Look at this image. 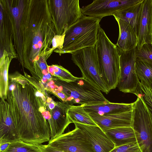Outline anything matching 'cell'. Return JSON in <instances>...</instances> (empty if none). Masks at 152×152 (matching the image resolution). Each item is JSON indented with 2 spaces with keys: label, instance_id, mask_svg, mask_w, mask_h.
<instances>
[{
  "label": "cell",
  "instance_id": "obj_1",
  "mask_svg": "<svg viewBox=\"0 0 152 152\" xmlns=\"http://www.w3.org/2000/svg\"><path fill=\"white\" fill-rule=\"evenodd\" d=\"M12 84L4 104L16 126L20 139L40 145L50 139L45 118L47 96L20 74L11 77Z\"/></svg>",
  "mask_w": 152,
  "mask_h": 152
},
{
  "label": "cell",
  "instance_id": "obj_2",
  "mask_svg": "<svg viewBox=\"0 0 152 152\" xmlns=\"http://www.w3.org/2000/svg\"><path fill=\"white\" fill-rule=\"evenodd\" d=\"M95 49L100 76L110 91L118 83L120 73V54L116 45L112 43L99 27Z\"/></svg>",
  "mask_w": 152,
  "mask_h": 152
},
{
  "label": "cell",
  "instance_id": "obj_3",
  "mask_svg": "<svg viewBox=\"0 0 152 152\" xmlns=\"http://www.w3.org/2000/svg\"><path fill=\"white\" fill-rule=\"evenodd\" d=\"M101 19L83 15L65 31L61 52L72 53L83 48L95 46Z\"/></svg>",
  "mask_w": 152,
  "mask_h": 152
},
{
  "label": "cell",
  "instance_id": "obj_4",
  "mask_svg": "<svg viewBox=\"0 0 152 152\" xmlns=\"http://www.w3.org/2000/svg\"><path fill=\"white\" fill-rule=\"evenodd\" d=\"M58 90L64 93L67 97L66 103L92 105L109 102L101 91L82 77L76 81L67 82L56 78Z\"/></svg>",
  "mask_w": 152,
  "mask_h": 152
},
{
  "label": "cell",
  "instance_id": "obj_5",
  "mask_svg": "<svg viewBox=\"0 0 152 152\" xmlns=\"http://www.w3.org/2000/svg\"><path fill=\"white\" fill-rule=\"evenodd\" d=\"M134 102L132 126L142 152H152V129L147 108L139 94Z\"/></svg>",
  "mask_w": 152,
  "mask_h": 152
},
{
  "label": "cell",
  "instance_id": "obj_6",
  "mask_svg": "<svg viewBox=\"0 0 152 152\" xmlns=\"http://www.w3.org/2000/svg\"><path fill=\"white\" fill-rule=\"evenodd\" d=\"M95 46L83 48L72 53V60L80 69L82 77L107 94L110 91L99 74Z\"/></svg>",
  "mask_w": 152,
  "mask_h": 152
},
{
  "label": "cell",
  "instance_id": "obj_7",
  "mask_svg": "<svg viewBox=\"0 0 152 152\" xmlns=\"http://www.w3.org/2000/svg\"><path fill=\"white\" fill-rule=\"evenodd\" d=\"M136 49L128 51L118 49L120 54V73L117 86L124 93H131L136 96L140 81L136 70Z\"/></svg>",
  "mask_w": 152,
  "mask_h": 152
},
{
  "label": "cell",
  "instance_id": "obj_8",
  "mask_svg": "<svg viewBox=\"0 0 152 152\" xmlns=\"http://www.w3.org/2000/svg\"><path fill=\"white\" fill-rule=\"evenodd\" d=\"M47 145L65 152H95L86 136L76 127L50 140Z\"/></svg>",
  "mask_w": 152,
  "mask_h": 152
},
{
  "label": "cell",
  "instance_id": "obj_9",
  "mask_svg": "<svg viewBox=\"0 0 152 152\" xmlns=\"http://www.w3.org/2000/svg\"><path fill=\"white\" fill-rule=\"evenodd\" d=\"M142 0H95L81 8L84 15L102 19L113 15L118 11L135 4Z\"/></svg>",
  "mask_w": 152,
  "mask_h": 152
},
{
  "label": "cell",
  "instance_id": "obj_10",
  "mask_svg": "<svg viewBox=\"0 0 152 152\" xmlns=\"http://www.w3.org/2000/svg\"><path fill=\"white\" fill-rule=\"evenodd\" d=\"M71 105L63 102H56L54 108L50 109L46 106V118L50 125V139H55L63 134L64 130L71 123L67 115Z\"/></svg>",
  "mask_w": 152,
  "mask_h": 152
},
{
  "label": "cell",
  "instance_id": "obj_11",
  "mask_svg": "<svg viewBox=\"0 0 152 152\" xmlns=\"http://www.w3.org/2000/svg\"><path fill=\"white\" fill-rule=\"evenodd\" d=\"M74 124L86 136L95 152H110L115 148L114 143L98 126Z\"/></svg>",
  "mask_w": 152,
  "mask_h": 152
},
{
  "label": "cell",
  "instance_id": "obj_12",
  "mask_svg": "<svg viewBox=\"0 0 152 152\" xmlns=\"http://www.w3.org/2000/svg\"><path fill=\"white\" fill-rule=\"evenodd\" d=\"M136 50L145 44H152V0H144L140 22Z\"/></svg>",
  "mask_w": 152,
  "mask_h": 152
},
{
  "label": "cell",
  "instance_id": "obj_13",
  "mask_svg": "<svg viewBox=\"0 0 152 152\" xmlns=\"http://www.w3.org/2000/svg\"><path fill=\"white\" fill-rule=\"evenodd\" d=\"M96 125L102 130L124 126H132L133 110L122 113L101 115L88 113Z\"/></svg>",
  "mask_w": 152,
  "mask_h": 152
},
{
  "label": "cell",
  "instance_id": "obj_14",
  "mask_svg": "<svg viewBox=\"0 0 152 152\" xmlns=\"http://www.w3.org/2000/svg\"><path fill=\"white\" fill-rule=\"evenodd\" d=\"M20 140L17 128L12 119L4 104L0 102V145L10 143Z\"/></svg>",
  "mask_w": 152,
  "mask_h": 152
},
{
  "label": "cell",
  "instance_id": "obj_15",
  "mask_svg": "<svg viewBox=\"0 0 152 152\" xmlns=\"http://www.w3.org/2000/svg\"><path fill=\"white\" fill-rule=\"evenodd\" d=\"M119 29L118 39L116 45L118 49L123 51L130 50L137 47V36L131 27L123 20L115 17Z\"/></svg>",
  "mask_w": 152,
  "mask_h": 152
},
{
  "label": "cell",
  "instance_id": "obj_16",
  "mask_svg": "<svg viewBox=\"0 0 152 152\" xmlns=\"http://www.w3.org/2000/svg\"><path fill=\"white\" fill-rule=\"evenodd\" d=\"M134 102L131 103H108L92 105H82L88 113H94L102 115L122 113L132 111Z\"/></svg>",
  "mask_w": 152,
  "mask_h": 152
},
{
  "label": "cell",
  "instance_id": "obj_17",
  "mask_svg": "<svg viewBox=\"0 0 152 152\" xmlns=\"http://www.w3.org/2000/svg\"><path fill=\"white\" fill-rule=\"evenodd\" d=\"M102 130L114 143L115 147L137 142L132 126L119 127Z\"/></svg>",
  "mask_w": 152,
  "mask_h": 152
},
{
  "label": "cell",
  "instance_id": "obj_18",
  "mask_svg": "<svg viewBox=\"0 0 152 152\" xmlns=\"http://www.w3.org/2000/svg\"><path fill=\"white\" fill-rule=\"evenodd\" d=\"M143 0L118 11L113 15L128 23L137 36Z\"/></svg>",
  "mask_w": 152,
  "mask_h": 152
},
{
  "label": "cell",
  "instance_id": "obj_19",
  "mask_svg": "<svg viewBox=\"0 0 152 152\" xmlns=\"http://www.w3.org/2000/svg\"><path fill=\"white\" fill-rule=\"evenodd\" d=\"M135 66L136 73L140 82L152 89V64L137 58Z\"/></svg>",
  "mask_w": 152,
  "mask_h": 152
},
{
  "label": "cell",
  "instance_id": "obj_20",
  "mask_svg": "<svg viewBox=\"0 0 152 152\" xmlns=\"http://www.w3.org/2000/svg\"><path fill=\"white\" fill-rule=\"evenodd\" d=\"M67 115L71 123H77L88 125H97L85 111L81 105H71L68 110Z\"/></svg>",
  "mask_w": 152,
  "mask_h": 152
},
{
  "label": "cell",
  "instance_id": "obj_21",
  "mask_svg": "<svg viewBox=\"0 0 152 152\" xmlns=\"http://www.w3.org/2000/svg\"><path fill=\"white\" fill-rule=\"evenodd\" d=\"M0 152H42L39 145L28 143L19 140L10 143L4 151Z\"/></svg>",
  "mask_w": 152,
  "mask_h": 152
},
{
  "label": "cell",
  "instance_id": "obj_22",
  "mask_svg": "<svg viewBox=\"0 0 152 152\" xmlns=\"http://www.w3.org/2000/svg\"><path fill=\"white\" fill-rule=\"evenodd\" d=\"M48 69L49 73L56 78L67 82L75 81L79 78L74 76L68 70L61 66H48Z\"/></svg>",
  "mask_w": 152,
  "mask_h": 152
},
{
  "label": "cell",
  "instance_id": "obj_23",
  "mask_svg": "<svg viewBox=\"0 0 152 152\" xmlns=\"http://www.w3.org/2000/svg\"><path fill=\"white\" fill-rule=\"evenodd\" d=\"M0 72V97L1 99L6 100L8 90V71L9 65L7 62L1 63Z\"/></svg>",
  "mask_w": 152,
  "mask_h": 152
},
{
  "label": "cell",
  "instance_id": "obj_24",
  "mask_svg": "<svg viewBox=\"0 0 152 152\" xmlns=\"http://www.w3.org/2000/svg\"><path fill=\"white\" fill-rule=\"evenodd\" d=\"M136 54L137 58L152 64V44H144Z\"/></svg>",
  "mask_w": 152,
  "mask_h": 152
},
{
  "label": "cell",
  "instance_id": "obj_25",
  "mask_svg": "<svg viewBox=\"0 0 152 152\" xmlns=\"http://www.w3.org/2000/svg\"><path fill=\"white\" fill-rule=\"evenodd\" d=\"M110 152H142L137 142L115 147Z\"/></svg>",
  "mask_w": 152,
  "mask_h": 152
},
{
  "label": "cell",
  "instance_id": "obj_26",
  "mask_svg": "<svg viewBox=\"0 0 152 152\" xmlns=\"http://www.w3.org/2000/svg\"><path fill=\"white\" fill-rule=\"evenodd\" d=\"M39 146L42 152H65L53 147H50L48 145H43L42 144L39 145Z\"/></svg>",
  "mask_w": 152,
  "mask_h": 152
},
{
  "label": "cell",
  "instance_id": "obj_27",
  "mask_svg": "<svg viewBox=\"0 0 152 152\" xmlns=\"http://www.w3.org/2000/svg\"><path fill=\"white\" fill-rule=\"evenodd\" d=\"M12 13L13 15L15 18H17L19 14V10L16 7L13 8L12 9Z\"/></svg>",
  "mask_w": 152,
  "mask_h": 152
},
{
  "label": "cell",
  "instance_id": "obj_28",
  "mask_svg": "<svg viewBox=\"0 0 152 152\" xmlns=\"http://www.w3.org/2000/svg\"><path fill=\"white\" fill-rule=\"evenodd\" d=\"M10 144L9 143H6L0 145V151H4L8 147Z\"/></svg>",
  "mask_w": 152,
  "mask_h": 152
},
{
  "label": "cell",
  "instance_id": "obj_29",
  "mask_svg": "<svg viewBox=\"0 0 152 152\" xmlns=\"http://www.w3.org/2000/svg\"><path fill=\"white\" fill-rule=\"evenodd\" d=\"M40 42V38L38 36H36L34 38L33 42L34 45H36L38 44Z\"/></svg>",
  "mask_w": 152,
  "mask_h": 152
},
{
  "label": "cell",
  "instance_id": "obj_30",
  "mask_svg": "<svg viewBox=\"0 0 152 152\" xmlns=\"http://www.w3.org/2000/svg\"><path fill=\"white\" fill-rule=\"evenodd\" d=\"M39 66L41 70H45L48 68L46 65L43 62H40L39 64Z\"/></svg>",
  "mask_w": 152,
  "mask_h": 152
},
{
  "label": "cell",
  "instance_id": "obj_31",
  "mask_svg": "<svg viewBox=\"0 0 152 152\" xmlns=\"http://www.w3.org/2000/svg\"><path fill=\"white\" fill-rule=\"evenodd\" d=\"M148 112L150 117L152 129V106L150 107L148 109Z\"/></svg>",
  "mask_w": 152,
  "mask_h": 152
},
{
  "label": "cell",
  "instance_id": "obj_32",
  "mask_svg": "<svg viewBox=\"0 0 152 152\" xmlns=\"http://www.w3.org/2000/svg\"><path fill=\"white\" fill-rule=\"evenodd\" d=\"M0 20H1L2 19V13H1V12H0Z\"/></svg>",
  "mask_w": 152,
  "mask_h": 152
},
{
  "label": "cell",
  "instance_id": "obj_33",
  "mask_svg": "<svg viewBox=\"0 0 152 152\" xmlns=\"http://www.w3.org/2000/svg\"><path fill=\"white\" fill-rule=\"evenodd\" d=\"M33 26L34 27V26H35V24H34L33 25Z\"/></svg>",
  "mask_w": 152,
  "mask_h": 152
}]
</instances>
